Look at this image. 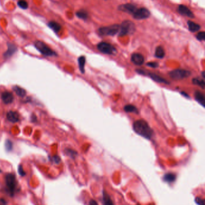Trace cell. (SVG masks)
Wrapping results in <instances>:
<instances>
[{
	"instance_id": "obj_3",
	"label": "cell",
	"mask_w": 205,
	"mask_h": 205,
	"mask_svg": "<svg viewBox=\"0 0 205 205\" xmlns=\"http://www.w3.org/2000/svg\"><path fill=\"white\" fill-rule=\"evenodd\" d=\"M5 180L7 191L11 196H13L17 188V181L15 176L12 173H8L6 175Z\"/></svg>"
},
{
	"instance_id": "obj_10",
	"label": "cell",
	"mask_w": 205,
	"mask_h": 205,
	"mask_svg": "<svg viewBox=\"0 0 205 205\" xmlns=\"http://www.w3.org/2000/svg\"><path fill=\"white\" fill-rule=\"evenodd\" d=\"M118 8L119 10H121L122 11L126 12V13L132 14V15H133L135 10L137 9L135 6L132 4H125L121 5L118 7Z\"/></svg>"
},
{
	"instance_id": "obj_17",
	"label": "cell",
	"mask_w": 205,
	"mask_h": 205,
	"mask_svg": "<svg viewBox=\"0 0 205 205\" xmlns=\"http://www.w3.org/2000/svg\"><path fill=\"white\" fill-rule=\"evenodd\" d=\"M102 204L103 205H114V203L110 196L108 195L105 191L102 192Z\"/></svg>"
},
{
	"instance_id": "obj_21",
	"label": "cell",
	"mask_w": 205,
	"mask_h": 205,
	"mask_svg": "<svg viewBox=\"0 0 205 205\" xmlns=\"http://www.w3.org/2000/svg\"><path fill=\"white\" fill-rule=\"evenodd\" d=\"M13 90L16 93V94L19 96V97H25L26 95V91L23 88H22L19 86H17V85L14 86L13 87Z\"/></svg>"
},
{
	"instance_id": "obj_7",
	"label": "cell",
	"mask_w": 205,
	"mask_h": 205,
	"mask_svg": "<svg viewBox=\"0 0 205 205\" xmlns=\"http://www.w3.org/2000/svg\"><path fill=\"white\" fill-rule=\"evenodd\" d=\"M98 49L103 54L107 55H114L117 50L114 46L106 42H101L97 46Z\"/></svg>"
},
{
	"instance_id": "obj_4",
	"label": "cell",
	"mask_w": 205,
	"mask_h": 205,
	"mask_svg": "<svg viewBox=\"0 0 205 205\" xmlns=\"http://www.w3.org/2000/svg\"><path fill=\"white\" fill-rule=\"evenodd\" d=\"M135 31V25L134 23L131 20H125L120 25L118 35L124 36L129 34L134 33Z\"/></svg>"
},
{
	"instance_id": "obj_11",
	"label": "cell",
	"mask_w": 205,
	"mask_h": 205,
	"mask_svg": "<svg viewBox=\"0 0 205 205\" xmlns=\"http://www.w3.org/2000/svg\"><path fill=\"white\" fill-rule=\"evenodd\" d=\"M7 47L8 48L7 51H6L3 54V56L5 59H8L10 58L17 51V49H18L16 46L11 43H7Z\"/></svg>"
},
{
	"instance_id": "obj_25",
	"label": "cell",
	"mask_w": 205,
	"mask_h": 205,
	"mask_svg": "<svg viewBox=\"0 0 205 205\" xmlns=\"http://www.w3.org/2000/svg\"><path fill=\"white\" fill-rule=\"evenodd\" d=\"M176 175L174 173H167L164 176V180L167 182H173L176 180Z\"/></svg>"
},
{
	"instance_id": "obj_37",
	"label": "cell",
	"mask_w": 205,
	"mask_h": 205,
	"mask_svg": "<svg viewBox=\"0 0 205 205\" xmlns=\"http://www.w3.org/2000/svg\"><path fill=\"white\" fill-rule=\"evenodd\" d=\"M7 203L4 199H0V205H6Z\"/></svg>"
},
{
	"instance_id": "obj_5",
	"label": "cell",
	"mask_w": 205,
	"mask_h": 205,
	"mask_svg": "<svg viewBox=\"0 0 205 205\" xmlns=\"http://www.w3.org/2000/svg\"><path fill=\"white\" fill-rule=\"evenodd\" d=\"M191 75L190 71L184 69H176L169 73L170 77L174 80H182L188 77Z\"/></svg>"
},
{
	"instance_id": "obj_18",
	"label": "cell",
	"mask_w": 205,
	"mask_h": 205,
	"mask_svg": "<svg viewBox=\"0 0 205 205\" xmlns=\"http://www.w3.org/2000/svg\"><path fill=\"white\" fill-rule=\"evenodd\" d=\"M195 99L200 103L201 104L203 107L205 106V97L204 95L200 91H196L194 94Z\"/></svg>"
},
{
	"instance_id": "obj_16",
	"label": "cell",
	"mask_w": 205,
	"mask_h": 205,
	"mask_svg": "<svg viewBox=\"0 0 205 205\" xmlns=\"http://www.w3.org/2000/svg\"><path fill=\"white\" fill-rule=\"evenodd\" d=\"M48 26L51 30H52L55 33H58L62 29V26L60 24L55 21L52 20L48 23Z\"/></svg>"
},
{
	"instance_id": "obj_23",
	"label": "cell",
	"mask_w": 205,
	"mask_h": 205,
	"mask_svg": "<svg viewBox=\"0 0 205 205\" xmlns=\"http://www.w3.org/2000/svg\"><path fill=\"white\" fill-rule=\"evenodd\" d=\"M124 111L127 113H137L138 111L137 108L132 104H128L124 107Z\"/></svg>"
},
{
	"instance_id": "obj_34",
	"label": "cell",
	"mask_w": 205,
	"mask_h": 205,
	"mask_svg": "<svg viewBox=\"0 0 205 205\" xmlns=\"http://www.w3.org/2000/svg\"><path fill=\"white\" fill-rule=\"evenodd\" d=\"M52 160L54 163H55L56 164H58L60 161H61V159H60V156L58 155H54L52 157Z\"/></svg>"
},
{
	"instance_id": "obj_14",
	"label": "cell",
	"mask_w": 205,
	"mask_h": 205,
	"mask_svg": "<svg viewBox=\"0 0 205 205\" xmlns=\"http://www.w3.org/2000/svg\"><path fill=\"white\" fill-rule=\"evenodd\" d=\"M178 11L179 13L184 16H187L190 18H194V15L193 13L185 6L184 5H180L178 7Z\"/></svg>"
},
{
	"instance_id": "obj_22",
	"label": "cell",
	"mask_w": 205,
	"mask_h": 205,
	"mask_svg": "<svg viewBox=\"0 0 205 205\" xmlns=\"http://www.w3.org/2000/svg\"><path fill=\"white\" fill-rule=\"evenodd\" d=\"M155 57L162 59L165 56V51L164 48L162 46H158L156 48L155 52Z\"/></svg>"
},
{
	"instance_id": "obj_27",
	"label": "cell",
	"mask_w": 205,
	"mask_h": 205,
	"mask_svg": "<svg viewBox=\"0 0 205 205\" xmlns=\"http://www.w3.org/2000/svg\"><path fill=\"white\" fill-rule=\"evenodd\" d=\"M65 153L67 156H70L72 159L75 158V156L77 155V152L69 148H67L65 149Z\"/></svg>"
},
{
	"instance_id": "obj_1",
	"label": "cell",
	"mask_w": 205,
	"mask_h": 205,
	"mask_svg": "<svg viewBox=\"0 0 205 205\" xmlns=\"http://www.w3.org/2000/svg\"><path fill=\"white\" fill-rule=\"evenodd\" d=\"M133 129L137 134L147 139H151L153 134V130L148 123L143 119L137 120L134 123Z\"/></svg>"
},
{
	"instance_id": "obj_9",
	"label": "cell",
	"mask_w": 205,
	"mask_h": 205,
	"mask_svg": "<svg viewBox=\"0 0 205 205\" xmlns=\"http://www.w3.org/2000/svg\"><path fill=\"white\" fill-rule=\"evenodd\" d=\"M137 72L140 74V75H148L150 77L152 78V79H153V80H155V82H157L158 83H164V84H169V82L167 81V80H165V79H164L163 77L160 76L158 75H155V73H150V72H146L142 70H137Z\"/></svg>"
},
{
	"instance_id": "obj_26",
	"label": "cell",
	"mask_w": 205,
	"mask_h": 205,
	"mask_svg": "<svg viewBox=\"0 0 205 205\" xmlns=\"http://www.w3.org/2000/svg\"><path fill=\"white\" fill-rule=\"evenodd\" d=\"M192 83H193L194 85H198V86L200 87L202 89L204 88L205 82H204L203 79H200L199 77L194 78L193 79H192Z\"/></svg>"
},
{
	"instance_id": "obj_24",
	"label": "cell",
	"mask_w": 205,
	"mask_h": 205,
	"mask_svg": "<svg viewBox=\"0 0 205 205\" xmlns=\"http://www.w3.org/2000/svg\"><path fill=\"white\" fill-rule=\"evenodd\" d=\"M76 16L78 18L83 19V20L87 19L89 17V15H88L87 12L86 10H81L77 11L76 12Z\"/></svg>"
},
{
	"instance_id": "obj_19",
	"label": "cell",
	"mask_w": 205,
	"mask_h": 205,
	"mask_svg": "<svg viewBox=\"0 0 205 205\" xmlns=\"http://www.w3.org/2000/svg\"><path fill=\"white\" fill-rule=\"evenodd\" d=\"M187 23H188L189 30L192 32H195L199 31L201 28V27L199 25V24H197L194 22H192V21H191V20L188 21Z\"/></svg>"
},
{
	"instance_id": "obj_8",
	"label": "cell",
	"mask_w": 205,
	"mask_h": 205,
	"mask_svg": "<svg viewBox=\"0 0 205 205\" xmlns=\"http://www.w3.org/2000/svg\"><path fill=\"white\" fill-rule=\"evenodd\" d=\"M150 16V11L145 8V7H141L137 8L135 11L132 15V16L137 20H141V19H145L148 18Z\"/></svg>"
},
{
	"instance_id": "obj_30",
	"label": "cell",
	"mask_w": 205,
	"mask_h": 205,
	"mask_svg": "<svg viewBox=\"0 0 205 205\" xmlns=\"http://www.w3.org/2000/svg\"><path fill=\"white\" fill-rule=\"evenodd\" d=\"M5 148L7 151H11L12 148H13V143L10 140H7L5 142Z\"/></svg>"
},
{
	"instance_id": "obj_28",
	"label": "cell",
	"mask_w": 205,
	"mask_h": 205,
	"mask_svg": "<svg viewBox=\"0 0 205 205\" xmlns=\"http://www.w3.org/2000/svg\"><path fill=\"white\" fill-rule=\"evenodd\" d=\"M18 6L23 10H26L28 7V4L26 0H19L18 2Z\"/></svg>"
},
{
	"instance_id": "obj_20",
	"label": "cell",
	"mask_w": 205,
	"mask_h": 205,
	"mask_svg": "<svg viewBox=\"0 0 205 205\" xmlns=\"http://www.w3.org/2000/svg\"><path fill=\"white\" fill-rule=\"evenodd\" d=\"M78 62L79 68L80 71L82 73H84V72H85L84 67H85V64H86V57L84 56H79L78 59Z\"/></svg>"
},
{
	"instance_id": "obj_33",
	"label": "cell",
	"mask_w": 205,
	"mask_h": 205,
	"mask_svg": "<svg viewBox=\"0 0 205 205\" xmlns=\"http://www.w3.org/2000/svg\"><path fill=\"white\" fill-rule=\"evenodd\" d=\"M195 201L199 205H204V201L203 199H201L200 197H197L195 199Z\"/></svg>"
},
{
	"instance_id": "obj_32",
	"label": "cell",
	"mask_w": 205,
	"mask_h": 205,
	"mask_svg": "<svg viewBox=\"0 0 205 205\" xmlns=\"http://www.w3.org/2000/svg\"><path fill=\"white\" fill-rule=\"evenodd\" d=\"M147 66L152 68H156L158 67V64L156 62H150L147 63Z\"/></svg>"
},
{
	"instance_id": "obj_31",
	"label": "cell",
	"mask_w": 205,
	"mask_h": 205,
	"mask_svg": "<svg viewBox=\"0 0 205 205\" xmlns=\"http://www.w3.org/2000/svg\"><path fill=\"white\" fill-rule=\"evenodd\" d=\"M18 172H19V174L21 176H24V175H26V173H25V172H24V170L23 169V167H22V165H19V167H18Z\"/></svg>"
},
{
	"instance_id": "obj_2",
	"label": "cell",
	"mask_w": 205,
	"mask_h": 205,
	"mask_svg": "<svg viewBox=\"0 0 205 205\" xmlns=\"http://www.w3.org/2000/svg\"><path fill=\"white\" fill-rule=\"evenodd\" d=\"M34 46L37 50L45 56H56L57 53L44 42L38 40L34 42Z\"/></svg>"
},
{
	"instance_id": "obj_36",
	"label": "cell",
	"mask_w": 205,
	"mask_h": 205,
	"mask_svg": "<svg viewBox=\"0 0 205 205\" xmlns=\"http://www.w3.org/2000/svg\"><path fill=\"white\" fill-rule=\"evenodd\" d=\"M89 205H98V203L96 202L95 200H92L89 201Z\"/></svg>"
},
{
	"instance_id": "obj_13",
	"label": "cell",
	"mask_w": 205,
	"mask_h": 205,
	"mask_svg": "<svg viewBox=\"0 0 205 205\" xmlns=\"http://www.w3.org/2000/svg\"><path fill=\"white\" fill-rule=\"evenodd\" d=\"M131 61L136 66H141L144 63V57L140 54L135 53L131 56Z\"/></svg>"
},
{
	"instance_id": "obj_12",
	"label": "cell",
	"mask_w": 205,
	"mask_h": 205,
	"mask_svg": "<svg viewBox=\"0 0 205 205\" xmlns=\"http://www.w3.org/2000/svg\"><path fill=\"white\" fill-rule=\"evenodd\" d=\"M1 100L6 104H11L14 100L13 94L10 91H6L1 94Z\"/></svg>"
},
{
	"instance_id": "obj_29",
	"label": "cell",
	"mask_w": 205,
	"mask_h": 205,
	"mask_svg": "<svg viewBox=\"0 0 205 205\" xmlns=\"http://www.w3.org/2000/svg\"><path fill=\"white\" fill-rule=\"evenodd\" d=\"M197 39L199 41H203L205 39V32L204 31H201L199 32L197 34Z\"/></svg>"
},
{
	"instance_id": "obj_6",
	"label": "cell",
	"mask_w": 205,
	"mask_h": 205,
	"mask_svg": "<svg viewBox=\"0 0 205 205\" xmlns=\"http://www.w3.org/2000/svg\"><path fill=\"white\" fill-rule=\"evenodd\" d=\"M120 30V25L117 24L110 26L101 27L99 29V33L101 35H111L113 36L118 34Z\"/></svg>"
},
{
	"instance_id": "obj_35",
	"label": "cell",
	"mask_w": 205,
	"mask_h": 205,
	"mask_svg": "<svg viewBox=\"0 0 205 205\" xmlns=\"http://www.w3.org/2000/svg\"><path fill=\"white\" fill-rule=\"evenodd\" d=\"M31 120L33 123H35L36 121H37V117H36V116L34 114H33L31 115Z\"/></svg>"
},
{
	"instance_id": "obj_15",
	"label": "cell",
	"mask_w": 205,
	"mask_h": 205,
	"mask_svg": "<svg viewBox=\"0 0 205 205\" xmlns=\"http://www.w3.org/2000/svg\"><path fill=\"white\" fill-rule=\"evenodd\" d=\"M7 118L10 122L16 123L19 120V115L16 111H10L7 113Z\"/></svg>"
}]
</instances>
